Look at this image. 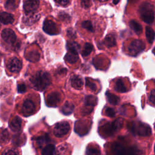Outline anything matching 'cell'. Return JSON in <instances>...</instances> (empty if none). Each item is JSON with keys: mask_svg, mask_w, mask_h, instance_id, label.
I'll return each mask as SVG.
<instances>
[{"mask_svg": "<svg viewBox=\"0 0 155 155\" xmlns=\"http://www.w3.org/2000/svg\"><path fill=\"white\" fill-rule=\"evenodd\" d=\"M61 100V95L58 92L50 93L46 98V104L50 107H56Z\"/></svg>", "mask_w": 155, "mask_h": 155, "instance_id": "obj_12", "label": "cell"}, {"mask_svg": "<svg viewBox=\"0 0 155 155\" xmlns=\"http://www.w3.org/2000/svg\"><path fill=\"white\" fill-rule=\"evenodd\" d=\"M17 6L16 0H7L5 4V8L9 10H14Z\"/></svg>", "mask_w": 155, "mask_h": 155, "instance_id": "obj_32", "label": "cell"}, {"mask_svg": "<svg viewBox=\"0 0 155 155\" xmlns=\"http://www.w3.org/2000/svg\"><path fill=\"white\" fill-rule=\"evenodd\" d=\"M78 59H79L78 51H76L68 50L67 53L65 56V60L70 64H74L76 62Z\"/></svg>", "mask_w": 155, "mask_h": 155, "instance_id": "obj_17", "label": "cell"}, {"mask_svg": "<svg viewBox=\"0 0 155 155\" xmlns=\"http://www.w3.org/2000/svg\"><path fill=\"white\" fill-rule=\"evenodd\" d=\"M1 36L3 40L8 44H12L16 40V36L15 32L10 28H5L1 33Z\"/></svg>", "mask_w": 155, "mask_h": 155, "instance_id": "obj_10", "label": "cell"}, {"mask_svg": "<svg viewBox=\"0 0 155 155\" xmlns=\"http://www.w3.org/2000/svg\"><path fill=\"white\" fill-rule=\"evenodd\" d=\"M82 27H84V28L87 29V30H88V31H90L91 32H93L94 31V28H93V27L92 25V24L89 21H84L82 23Z\"/></svg>", "mask_w": 155, "mask_h": 155, "instance_id": "obj_35", "label": "cell"}, {"mask_svg": "<svg viewBox=\"0 0 155 155\" xmlns=\"http://www.w3.org/2000/svg\"><path fill=\"white\" fill-rule=\"evenodd\" d=\"M136 149H127L122 145L119 143H116L113 147V151L114 153L117 154H137Z\"/></svg>", "mask_w": 155, "mask_h": 155, "instance_id": "obj_13", "label": "cell"}, {"mask_svg": "<svg viewBox=\"0 0 155 155\" xmlns=\"http://www.w3.org/2000/svg\"><path fill=\"white\" fill-rule=\"evenodd\" d=\"M70 130V126L68 122L62 121L57 123L53 128V134L57 137H62L66 135Z\"/></svg>", "mask_w": 155, "mask_h": 155, "instance_id": "obj_4", "label": "cell"}, {"mask_svg": "<svg viewBox=\"0 0 155 155\" xmlns=\"http://www.w3.org/2000/svg\"><path fill=\"white\" fill-rule=\"evenodd\" d=\"M122 124H123V119L121 118H118L116 120H114L113 122H112V124L115 131H118L120 129V128L122 127Z\"/></svg>", "mask_w": 155, "mask_h": 155, "instance_id": "obj_33", "label": "cell"}, {"mask_svg": "<svg viewBox=\"0 0 155 155\" xmlns=\"http://www.w3.org/2000/svg\"><path fill=\"white\" fill-rule=\"evenodd\" d=\"M145 48V45L143 42L139 39H136L130 43L128 47V51L131 56H136L142 52Z\"/></svg>", "mask_w": 155, "mask_h": 155, "instance_id": "obj_5", "label": "cell"}, {"mask_svg": "<svg viewBox=\"0 0 155 155\" xmlns=\"http://www.w3.org/2000/svg\"><path fill=\"white\" fill-rule=\"evenodd\" d=\"M141 19L147 24H152L154 19V6L149 2L142 3L139 7Z\"/></svg>", "mask_w": 155, "mask_h": 155, "instance_id": "obj_2", "label": "cell"}, {"mask_svg": "<svg viewBox=\"0 0 155 155\" xmlns=\"http://www.w3.org/2000/svg\"><path fill=\"white\" fill-rule=\"evenodd\" d=\"M86 86L88 87L91 90L95 91L97 89V85L94 82H93L89 78H86Z\"/></svg>", "mask_w": 155, "mask_h": 155, "instance_id": "obj_34", "label": "cell"}, {"mask_svg": "<svg viewBox=\"0 0 155 155\" xmlns=\"http://www.w3.org/2000/svg\"><path fill=\"white\" fill-rule=\"evenodd\" d=\"M59 18L62 20V21H68L70 20V17L68 15L65 14V13H62L61 15H59Z\"/></svg>", "mask_w": 155, "mask_h": 155, "instance_id": "obj_44", "label": "cell"}, {"mask_svg": "<svg viewBox=\"0 0 155 155\" xmlns=\"http://www.w3.org/2000/svg\"><path fill=\"white\" fill-rule=\"evenodd\" d=\"M116 41L115 36L112 34L108 35L104 40V44L107 47H112L116 45Z\"/></svg>", "mask_w": 155, "mask_h": 155, "instance_id": "obj_22", "label": "cell"}, {"mask_svg": "<svg viewBox=\"0 0 155 155\" xmlns=\"http://www.w3.org/2000/svg\"><path fill=\"white\" fill-rule=\"evenodd\" d=\"M58 151L61 154H64L65 153V151L67 150V145H61L58 148Z\"/></svg>", "mask_w": 155, "mask_h": 155, "instance_id": "obj_41", "label": "cell"}, {"mask_svg": "<svg viewBox=\"0 0 155 155\" xmlns=\"http://www.w3.org/2000/svg\"><path fill=\"white\" fill-rule=\"evenodd\" d=\"M17 153H18L17 152H16V151H15L13 150H8V151L3 152L2 154H17Z\"/></svg>", "mask_w": 155, "mask_h": 155, "instance_id": "obj_46", "label": "cell"}, {"mask_svg": "<svg viewBox=\"0 0 155 155\" xmlns=\"http://www.w3.org/2000/svg\"><path fill=\"white\" fill-rule=\"evenodd\" d=\"M50 141V139L48 135L47 134L41 136L36 139V143L39 148H41L44 145H46Z\"/></svg>", "mask_w": 155, "mask_h": 155, "instance_id": "obj_21", "label": "cell"}, {"mask_svg": "<svg viewBox=\"0 0 155 155\" xmlns=\"http://www.w3.org/2000/svg\"><path fill=\"white\" fill-rule=\"evenodd\" d=\"M54 1L62 6H65L69 4V0H54Z\"/></svg>", "mask_w": 155, "mask_h": 155, "instance_id": "obj_42", "label": "cell"}, {"mask_svg": "<svg viewBox=\"0 0 155 155\" xmlns=\"http://www.w3.org/2000/svg\"><path fill=\"white\" fill-rule=\"evenodd\" d=\"M35 111V106L33 102L30 99L25 100L22 107V113L25 117L29 116L34 113Z\"/></svg>", "mask_w": 155, "mask_h": 155, "instance_id": "obj_9", "label": "cell"}, {"mask_svg": "<svg viewBox=\"0 0 155 155\" xmlns=\"http://www.w3.org/2000/svg\"><path fill=\"white\" fill-rule=\"evenodd\" d=\"M119 1H120V0H113V3H114V4H117L119 2Z\"/></svg>", "mask_w": 155, "mask_h": 155, "instance_id": "obj_48", "label": "cell"}, {"mask_svg": "<svg viewBox=\"0 0 155 155\" xmlns=\"http://www.w3.org/2000/svg\"><path fill=\"white\" fill-rule=\"evenodd\" d=\"M22 62L17 58H11L7 63V68L12 73H18L22 68Z\"/></svg>", "mask_w": 155, "mask_h": 155, "instance_id": "obj_11", "label": "cell"}, {"mask_svg": "<svg viewBox=\"0 0 155 155\" xmlns=\"http://www.w3.org/2000/svg\"><path fill=\"white\" fill-rule=\"evenodd\" d=\"M91 0H81V5L85 8H88L91 6Z\"/></svg>", "mask_w": 155, "mask_h": 155, "instance_id": "obj_40", "label": "cell"}, {"mask_svg": "<svg viewBox=\"0 0 155 155\" xmlns=\"http://www.w3.org/2000/svg\"><path fill=\"white\" fill-rule=\"evenodd\" d=\"M74 109V106L72 103L69 102H66L62 107L61 111L64 114L70 115L73 112Z\"/></svg>", "mask_w": 155, "mask_h": 155, "instance_id": "obj_20", "label": "cell"}, {"mask_svg": "<svg viewBox=\"0 0 155 155\" xmlns=\"http://www.w3.org/2000/svg\"><path fill=\"white\" fill-rule=\"evenodd\" d=\"M56 154L55 147L53 144H48L44 147L42 151V154L44 155H53Z\"/></svg>", "mask_w": 155, "mask_h": 155, "instance_id": "obj_25", "label": "cell"}, {"mask_svg": "<svg viewBox=\"0 0 155 155\" xmlns=\"http://www.w3.org/2000/svg\"><path fill=\"white\" fill-rule=\"evenodd\" d=\"M106 96L107 101L109 102L110 104L112 105H117L119 102V98L117 96L110 93L109 91H107L106 93Z\"/></svg>", "mask_w": 155, "mask_h": 155, "instance_id": "obj_26", "label": "cell"}, {"mask_svg": "<svg viewBox=\"0 0 155 155\" xmlns=\"http://www.w3.org/2000/svg\"><path fill=\"white\" fill-rule=\"evenodd\" d=\"M39 5V0H27L24 4V9L25 13L35 12Z\"/></svg>", "mask_w": 155, "mask_h": 155, "instance_id": "obj_15", "label": "cell"}, {"mask_svg": "<svg viewBox=\"0 0 155 155\" xmlns=\"http://www.w3.org/2000/svg\"><path fill=\"white\" fill-rule=\"evenodd\" d=\"M67 71V70L65 68H59L58 70V73L59 74H63V73H65Z\"/></svg>", "mask_w": 155, "mask_h": 155, "instance_id": "obj_47", "label": "cell"}, {"mask_svg": "<svg viewBox=\"0 0 155 155\" xmlns=\"http://www.w3.org/2000/svg\"><path fill=\"white\" fill-rule=\"evenodd\" d=\"M39 53L37 51H30L26 56V59L31 61V62H36L39 59Z\"/></svg>", "mask_w": 155, "mask_h": 155, "instance_id": "obj_30", "label": "cell"}, {"mask_svg": "<svg viewBox=\"0 0 155 155\" xmlns=\"http://www.w3.org/2000/svg\"><path fill=\"white\" fill-rule=\"evenodd\" d=\"M40 18V14L34 12L26 13L25 15L23 18V22L26 25H30L37 22Z\"/></svg>", "mask_w": 155, "mask_h": 155, "instance_id": "obj_14", "label": "cell"}, {"mask_svg": "<svg viewBox=\"0 0 155 155\" xmlns=\"http://www.w3.org/2000/svg\"><path fill=\"white\" fill-rule=\"evenodd\" d=\"M67 48L68 50L78 51L80 49V45L78 43L74 41H69L67 43Z\"/></svg>", "mask_w": 155, "mask_h": 155, "instance_id": "obj_31", "label": "cell"}, {"mask_svg": "<svg viewBox=\"0 0 155 155\" xmlns=\"http://www.w3.org/2000/svg\"><path fill=\"white\" fill-rule=\"evenodd\" d=\"M131 130L133 134L142 136H148L151 134V129L150 127L141 122H133L131 124Z\"/></svg>", "mask_w": 155, "mask_h": 155, "instance_id": "obj_3", "label": "cell"}, {"mask_svg": "<svg viewBox=\"0 0 155 155\" xmlns=\"http://www.w3.org/2000/svg\"><path fill=\"white\" fill-rule=\"evenodd\" d=\"M8 137H9L8 132L6 130H5L1 133V136H0V140L2 143H4V142L8 141Z\"/></svg>", "mask_w": 155, "mask_h": 155, "instance_id": "obj_36", "label": "cell"}, {"mask_svg": "<svg viewBox=\"0 0 155 155\" xmlns=\"http://www.w3.org/2000/svg\"><path fill=\"white\" fill-rule=\"evenodd\" d=\"M130 28L137 34L139 35L142 31V27L141 25L134 20H131L129 23Z\"/></svg>", "mask_w": 155, "mask_h": 155, "instance_id": "obj_23", "label": "cell"}, {"mask_svg": "<svg viewBox=\"0 0 155 155\" xmlns=\"http://www.w3.org/2000/svg\"><path fill=\"white\" fill-rule=\"evenodd\" d=\"M25 139L24 135H22V136L21 134L15 135L13 139V143L17 146H21L25 143Z\"/></svg>", "mask_w": 155, "mask_h": 155, "instance_id": "obj_28", "label": "cell"}, {"mask_svg": "<svg viewBox=\"0 0 155 155\" xmlns=\"http://www.w3.org/2000/svg\"><path fill=\"white\" fill-rule=\"evenodd\" d=\"M93 50V46L91 44L85 43L84 46V48L82 50L81 54L84 57H86L91 53V52Z\"/></svg>", "mask_w": 155, "mask_h": 155, "instance_id": "obj_29", "label": "cell"}, {"mask_svg": "<svg viewBox=\"0 0 155 155\" xmlns=\"http://www.w3.org/2000/svg\"><path fill=\"white\" fill-rule=\"evenodd\" d=\"M22 125V119L16 116L12 119L9 124L10 129L15 132H17L20 130Z\"/></svg>", "mask_w": 155, "mask_h": 155, "instance_id": "obj_16", "label": "cell"}, {"mask_svg": "<svg viewBox=\"0 0 155 155\" xmlns=\"http://www.w3.org/2000/svg\"><path fill=\"white\" fill-rule=\"evenodd\" d=\"M91 122L85 121H77L75 124V132L81 136L86 134L91 128Z\"/></svg>", "mask_w": 155, "mask_h": 155, "instance_id": "obj_8", "label": "cell"}, {"mask_svg": "<svg viewBox=\"0 0 155 155\" xmlns=\"http://www.w3.org/2000/svg\"><path fill=\"white\" fill-rule=\"evenodd\" d=\"M18 91L19 93H24L26 91V87L24 84H21L18 85Z\"/></svg>", "mask_w": 155, "mask_h": 155, "instance_id": "obj_43", "label": "cell"}, {"mask_svg": "<svg viewBox=\"0 0 155 155\" xmlns=\"http://www.w3.org/2000/svg\"><path fill=\"white\" fill-rule=\"evenodd\" d=\"M33 88L39 91H43L50 84L51 79L50 74L43 71H38L30 79Z\"/></svg>", "mask_w": 155, "mask_h": 155, "instance_id": "obj_1", "label": "cell"}, {"mask_svg": "<svg viewBox=\"0 0 155 155\" xmlns=\"http://www.w3.org/2000/svg\"><path fill=\"white\" fill-rule=\"evenodd\" d=\"M86 154H101L100 151L94 147H90L87 149Z\"/></svg>", "mask_w": 155, "mask_h": 155, "instance_id": "obj_37", "label": "cell"}, {"mask_svg": "<svg viewBox=\"0 0 155 155\" xmlns=\"http://www.w3.org/2000/svg\"><path fill=\"white\" fill-rule=\"evenodd\" d=\"M145 35L146 38L148 41L149 43L151 44L154 41V30L150 27H146V31H145Z\"/></svg>", "mask_w": 155, "mask_h": 155, "instance_id": "obj_27", "label": "cell"}, {"mask_svg": "<svg viewBox=\"0 0 155 155\" xmlns=\"http://www.w3.org/2000/svg\"><path fill=\"white\" fill-rule=\"evenodd\" d=\"M114 90L119 93H124L127 91V88L121 79H118L115 82Z\"/></svg>", "mask_w": 155, "mask_h": 155, "instance_id": "obj_24", "label": "cell"}, {"mask_svg": "<svg viewBox=\"0 0 155 155\" xmlns=\"http://www.w3.org/2000/svg\"><path fill=\"white\" fill-rule=\"evenodd\" d=\"M14 21L13 16L7 12L0 13V22L3 24L7 25L12 24Z\"/></svg>", "mask_w": 155, "mask_h": 155, "instance_id": "obj_18", "label": "cell"}, {"mask_svg": "<svg viewBox=\"0 0 155 155\" xmlns=\"http://www.w3.org/2000/svg\"><path fill=\"white\" fill-rule=\"evenodd\" d=\"M67 36L71 38V39H74L76 37V32L75 31L72 29V28H69L67 30Z\"/></svg>", "mask_w": 155, "mask_h": 155, "instance_id": "obj_39", "label": "cell"}, {"mask_svg": "<svg viewBox=\"0 0 155 155\" xmlns=\"http://www.w3.org/2000/svg\"><path fill=\"white\" fill-rule=\"evenodd\" d=\"M154 90H153L152 91H151V94H150V102L153 104H154Z\"/></svg>", "mask_w": 155, "mask_h": 155, "instance_id": "obj_45", "label": "cell"}, {"mask_svg": "<svg viewBox=\"0 0 155 155\" xmlns=\"http://www.w3.org/2000/svg\"><path fill=\"white\" fill-rule=\"evenodd\" d=\"M97 98L93 96L90 95L85 97L84 101V107L82 110L83 114H90L94 106H95L97 104Z\"/></svg>", "mask_w": 155, "mask_h": 155, "instance_id": "obj_6", "label": "cell"}, {"mask_svg": "<svg viewBox=\"0 0 155 155\" xmlns=\"http://www.w3.org/2000/svg\"><path fill=\"white\" fill-rule=\"evenodd\" d=\"M43 30L50 35H57L59 33V29L56 24L50 19H46L43 24Z\"/></svg>", "mask_w": 155, "mask_h": 155, "instance_id": "obj_7", "label": "cell"}, {"mask_svg": "<svg viewBox=\"0 0 155 155\" xmlns=\"http://www.w3.org/2000/svg\"><path fill=\"white\" fill-rule=\"evenodd\" d=\"M95 1H99V2H105V1H108V0H95Z\"/></svg>", "mask_w": 155, "mask_h": 155, "instance_id": "obj_49", "label": "cell"}, {"mask_svg": "<svg viewBox=\"0 0 155 155\" xmlns=\"http://www.w3.org/2000/svg\"><path fill=\"white\" fill-rule=\"evenodd\" d=\"M71 85L76 89H81L83 85L82 78L79 75H75L71 77L70 80Z\"/></svg>", "mask_w": 155, "mask_h": 155, "instance_id": "obj_19", "label": "cell"}, {"mask_svg": "<svg viewBox=\"0 0 155 155\" xmlns=\"http://www.w3.org/2000/svg\"><path fill=\"white\" fill-rule=\"evenodd\" d=\"M105 114L108 116V117H114L116 114V112L115 110L110 107H107L105 109Z\"/></svg>", "mask_w": 155, "mask_h": 155, "instance_id": "obj_38", "label": "cell"}]
</instances>
